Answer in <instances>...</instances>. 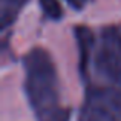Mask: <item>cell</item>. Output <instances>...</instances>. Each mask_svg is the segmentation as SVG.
<instances>
[{
	"instance_id": "5b68a950",
	"label": "cell",
	"mask_w": 121,
	"mask_h": 121,
	"mask_svg": "<svg viewBox=\"0 0 121 121\" xmlns=\"http://www.w3.org/2000/svg\"><path fill=\"white\" fill-rule=\"evenodd\" d=\"M29 0H0V20H2V29L6 31L15 18L18 17L20 11Z\"/></svg>"
},
{
	"instance_id": "277c9868",
	"label": "cell",
	"mask_w": 121,
	"mask_h": 121,
	"mask_svg": "<svg viewBox=\"0 0 121 121\" xmlns=\"http://www.w3.org/2000/svg\"><path fill=\"white\" fill-rule=\"evenodd\" d=\"M74 35L77 40L78 46V69H80V75L84 81L89 80V68H91V61L94 58L95 52V35L92 32L91 28L78 25L74 28Z\"/></svg>"
},
{
	"instance_id": "52a82bcc",
	"label": "cell",
	"mask_w": 121,
	"mask_h": 121,
	"mask_svg": "<svg viewBox=\"0 0 121 121\" xmlns=\"http://www.w3.org/2000/svg\"><path fill=\"white\" fill-rule=\"evenodd\" d=\"M66 2H68L74 9H81L83 6H84L86 0H66Z\"/></svg>"
},
{
	"instance_id": "7a4b0ae2",
	"label": "cell",
	"mask_w": 121,
	"mask_h": 121,
	"mask_svg": "<svg viewBox=\"0 0 121 121\" xmlns=\"http://www.w3.org/2000/svg\"><path fill=\"white\" fill-rule=\"evenodd\" d=\"M95 72L109 86L121 87V26L109 25L101 29L94 52Z\"/></svg>"
},
{
	"instance_id": "3957f363",
	"label": "cell",
	"mask_w": 121,
	"mask_h": 121,
	"mask_svg": "<svg viewBox=\"0 0 121 121\" xmlns=\"http://www.w3.org/2000/svg\"><path fill=\"white\" fill-rule=\"evenodd\" d=\"M80 121H121V87L89 86Z\"/></svg>"
},
{
	"instance_id": "8992f818",
	"label": "cell",
	"mask_w": 121,
	"mask_h": 121,
	"mask_svg": "<svg viewBox=\"0 0 121 121\" xmlns=\"http://www.w3.org/2000/svg\"><path fill=\"white\" fill-rule=\"evenodd\" d=\"M43 14L51 20H60L63 17V8L58 0H39Z\"/></svg>"
},
{
	"instance_id": "6da1fadb",
	"label": "cell",
	"mask_w": 121,
	"mask_h": 121,
	"mask_svg": "<svg viewBox=\"0 0 121 121\" xmlns=\"http://www.w3.org/2000/svg\"><path fill=\"white\" fill-rule=\"evenodd\" d=\"M23 89L37 121H71L72 109L63 103L60 77L54 58L35 46L23 57Z\"/></svg>"
}]
</instances>
